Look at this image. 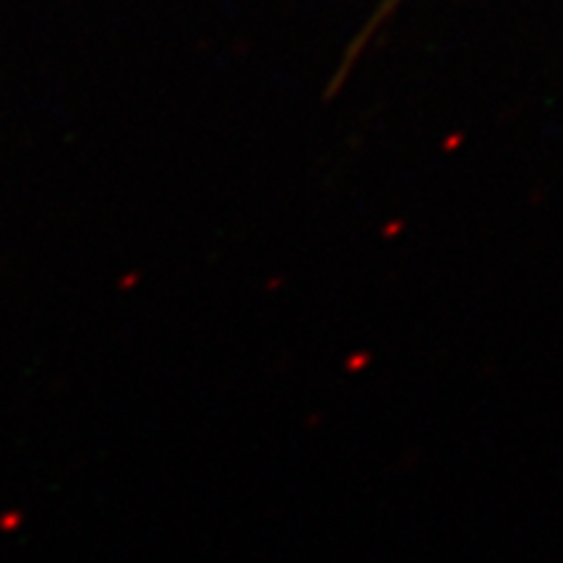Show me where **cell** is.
Masks as SVG:
<instances>
[{
  "mask_svg": "<svg viewBox=\"0 0 563 563\" xmlns=\"http://www.w3.org/2000/svg\"><path fill=\"white\" fill-rule=\"evenodd\" d=\"M399 3H402V0H382V5H378L376 16H373V19H371L368 30H365V34H363V37H361V40H357V47H361V45H365V40H368V34H371L373 30H376V26H378V24H382V21H386V16H389V13H391L394 9H397V5H399Z\"/></svg>",
  "mask_w": 563,
  "mask_h": 563,
  "instance_id": "obj_1",
  "label": "cell"
}]
</instances>
